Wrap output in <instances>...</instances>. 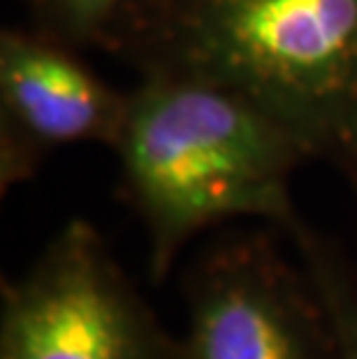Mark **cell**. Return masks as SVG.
Listing matches in <instances>:
<instances>
[{
    "label": "cell",
    "instance_id": "277c9868",
    "mask_svg": "<svg viewBox=\"0 0 357 359\" xmlns=\"http://www.w3.org/2000/svg\"><path fill=\"white\" fill-rule=\"evenodd\" d=\"M184 302L174 359H339L314 276L264 230L209 243L188 266Z\"/></svg>",
    "mask_w": 357,
    "mask_h": 359
},
{
    "label": "cell",
    "instance_id": "ba28073f",
    "mask_svg": "<svg viewBox=\"0 0 357 359\" xmlns=\"http://www.w3.org/2000/svg\"><path fill=\"white\" fill-rule=\"evenodd\" d=\"M344 177L348 179V183H351L353 193H355V197H357V170H353V172H348V174H344Z\"/></svg>",
    "mask_w": 357,
    "mask_h": 359
},
{
    "label": "cell",
    "instance_id": "3957f363",
    "mask_svg": "<svg viewBox=\"0 0 357 359\" xmlns=\"http://www.w3.org/2000/svg\"><path fill=\"white\" fill-rule=\"evenodd\" d=\"M177 336L107 241L74 218L0 292V359H174Z\"/></svg>",
    "mask_w": 357,
    "mask_h": 359
},
{
    "label": "cell",
    "instance_id": "7a4b0ae2",
    "mask_svg": "<svg viewBox=\"0 0 357 359\" xmlns=\"http://www.w3.org/2000/svg\"><path fill=\"white\" fill-rule=\"evenodd\" d=\"M121 193L142 220L161 285L195 236L230 220L297 223L290 183L314 160L285 126L216 83L151 74L128 97L114 144Z\"/></svg>",
    "mask_w": 357,
    "mask_h": 359
},
{
    "label": "cell",
    "instance_id": "6da1fadb",
    "mask_svg": "<svg viewBox=\"0 0 357 359\" xmlns=\"http://www.w3.org/2000/svg\"><path fill=\"white\" fill-rule=\"evenodd\" d=\"M102 49L140 77L223 86L357 170V0H128Z\"/></svg>",
    "mask_w": 357,
    "mask_h": 359
},
{
    "label": "cell",
    "instance_id": "5b68a950",
    "mask_svg": "<svg viewBox=\"0 0 357 359\" xmlns=\"http://www.w3.org/2000/svg\"><path fill=\"white\" fill-rule=\"evenodd\" d=\"M130 93L114 88L77 49L37 28L0 35V190L35 177L54 151L74 144L114 149Z\"/></svg>",
    "mask_w": 357,
    "mask_h": 359
},
{
    "label": "cell",
    "instance_id": "52a82bcc",
    "mask_svg": "<svg viewBox=\"0 0 357 359\" xmlns=\"http://www.w3.org/2000/svg\"><path fill=\"white\" fill-rule=\"evenodd\" d=\"M30 26L74 49L102 47L128 0H21Z\"/></svg>",
    "mask_w": 357,
    "mask_h": 359
},
{
    "label": "cell",
    "instance_id": "8992f818",
    "mask_svg": "<svg viewBox=\"0 0 357 359\" xmlns=\"http://www.w3.org/2000/svg\"><path fill=\"white\" fill-rule=\"evenodd\" d=\"M283 234L292 241L328 304L339 339V359H357V266L304 218Z\"/></svg>",
    "mask_w": 357,
    "mask_h": 359
}]
</instances>
